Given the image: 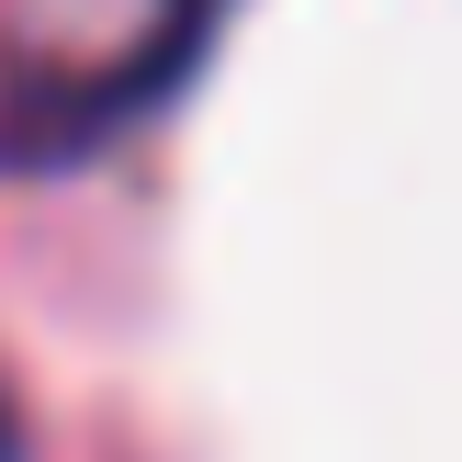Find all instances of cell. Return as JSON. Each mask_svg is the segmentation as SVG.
Wrapping results in <instances>:
<instances>
[{"label":"cell","instance_id":"cell-1","mask_svg":"<svg viewBox=\"0 0 462 462\" xmlns=\"http://www.w3.org/2000/svg\"><path fill=\"white\" fill-rule=\"evenodd\" d=\"M226 12L237 0H113L79 45L0 57V170H68V158L113 147L125 125H147L192 79Z\"/></svg>","mask_w":462,"mask_h":462}]
</instances>
